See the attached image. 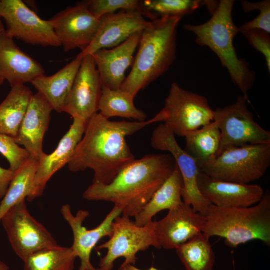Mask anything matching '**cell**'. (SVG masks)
I'll return each instance as SVG.
<instances>
[{
  "mask_svg": "<svg viewBox=\"0 0 270 270\" xmlns=\"http://www.w3.org/2000/svg\"><path fill=\"white\" fill-rule=\"evenodd\" d=\"M160 122L156 114L142 122L111 121L98 113L88 122L82 139L68 164L74 172L88 168L94 172L93 182L108 184L135 160L126 140L146 126Z\"/></svg>",
  "mask_w": 270,
  "mask_h": 270,
  "instance_id": "obj_1",
  "label": "cell"
},
{
  "mask_svg": "<svg viewBox=\"0 0 270 270\" xmlns=\"http://www.w3.org/2000/svg\"><path fill=\"white\" fill-rule=\"evenodd\" d=\"M176 162L170 154H149L134 160L108 184L92 183L84 191L88 200L112 202L122 214L135 217L172 174Z\"/></svg>",
  "mask_w": 270,
  "mask_h": 270,
  "instance_id": "obj_2",
  "label": "cell"
},
{
  "mask_svg": "<svg viewBox=\"0 0 270 270\" xmlns=\"http://www.w3.org/2000/svg\"><path fill=\"white\" fill-rule=\"evenodd\" d=\"M182 18L152 21L142 32L132 69L120 90L135 98L140 91L168 70L176 59L177 29Z\"/></svg>",
  "mask_w": 270,
  "mask_h": 270,
  "instance_id": "obj_3",
  "label": "cell"
},
{
  "mask_svg": "<svg viewBox=\"0 0 270 270\" xmlns=\"http://www.w3.org/2000/svg\"><path fill=\"white\" fill-rule=\"evenodd\" d=\"M234 2V0L218 1L208 21L200 25L187 24L184 28L194 34L196 44L208 47L216 54L232 82L248 98V92L253 86L256 74L246 62L239 58L234 46V39L240 32L232 19Z\"/></svg>",
  "mask_w": 270,
  "mask_h": 270,
  "instance_id": "obj_4",
  "label": "cell"
},
{
  "mask_svg": "<svg viewBox=\"0 0 270 270\" xmlns=\"http://www.w3.org/2000/svg\"><path fill=\"white\" fill-rule=\"evenodd\" d=\"M202 232L218 236L235 248L253 240L270 244V194L267 190L256 206L224 208L212 204L205 216Z\"/></svg>",
  "mask_w": 270,
  "mask_h": 270,
  "instance_id": "obj_5",
  "label": "cell"
},
{
  "mask_svg": "<svg viewBox=\"0 0 270 270\" xmlns=\"http://www.w3.org/2000/svg\"><path fill=\"white\" fill-rule=\"evenodd\" d=\"M270 166V144L228 148L199 170L214 178L250 184L262 176Z\"/></svg>",
  "mask_w": 270,
  "mask_h": 270,
  "instance_id": "obj_6",
  "label": "cell"
},
{
  "mask_svg": "<svg viewBox=\"0 0 270 270\" xmlns=\"http://www.w3.org/2000/svg\"><path fill=\"white\" fill-rule=\"evenodd\" d=\"M109 240L98 247V250H107L99 264L100 268L104 270H112L115 260L122 257L125 258L122 264L134 265L139 252L150 246L160 248L154 232L155 221L138 226L130 217L123 215L114 220Z\"/></svg>",
  "mask_w": 270,
  "mask_h": 270,
  "instance_id": "obj_7",
  "label": "cell"
},
{
  "mask_svg": "<svg viewBox=\"0 0 270 270\" xmlns=\"http://www.w3.org/2000/svg\"><path fill=\"white\" fill-rule=\"evenodd\" d=\"M175 136L184 137L189 132L213 122L214 110L204 96L182 88L173 82L158 113Z\"/></svg>",
  "mask_w": 270,
  "mask_h": 270,
  "instance_id": "obj_8",
  "label": "cell"
},
{
  "mask_svg": "<svg viewBox=\"0 0 270 270\" xmlns=\"http://www.w3.org/2000/svg\"><path fill=\"white\" fill-rule=\"evenodd\" d=\"M248 100L243 95L239 96L234 104L214 110L213 121L216 122L221 133L218 156L232 148L270 144V132L254 121L247 106Z\"/></svg>",
  "mask_w": 270,
  "mask_h": 270,
  "instance_id": "obj_9",
  "label": "cell"
},
{
  "mask_svg": "<svg viewBox=\"0 0 270 270\" xmlns=\"http://www.w3.org/2000/svg\"><path fill=\"white\" fill-rule=\"evenodd\" d=\"M0 222L12 248L23 262L36 252L58 246L52 234L30 214L26 200L10 208Z\"/></svg>",
  "mask_w": 270,
  "mask_h": 270,
  "instance_id": "obj_10",
  "label": "cell"
},
{
  "mask_svg": "<svg viewBox=\"0 0 270 270\" xmlns=\"http://www.w3.org/2000/svg\"><path fill=\"white\" fill-rule=\"evenodd\" d=\"M0 17L12 38L42 46L59 47L60 42L48 20H42L21 0H0Z\"/></svg>",
  "mask_w": 270,
  "mask_h": 270,
  "instance_id": "obj_11",
  "label": "cell"
},
{
  "mask_svg": "<svg viewBox=\"0 0 270 270\" xmlns=\"http://www.w3.org/2000/svg\"><path fill=\"white\" fill-rule=\"evenodd\" d=\"M150 144L154 149L166 151L174 158L183 180L182 198L194 210L206 216L210 203L200 193L198 184L200 170L195 160L178 144L176 136L164 123L154 130Z\"/></svg>",
  "mask_w": 270,
  "mask_h": 270,
  "instance_id": "obj_12",
  "label": "cell"
},
{
  "mask_svg": "<svg viewBox=\"0 0 270 270\" xmlns=\"http://www.w3.org/2000/svg\"><path fill=\"white\" fill-rule=\"evenodd\" d=\"M49 21L65 52L85 50L94 38L100 24L85 2L68 7Z\"/></svg>",
  "mask_w": 270,
  "mask_h": 270,
  "instance_id": "obj_13",
  "label": "cell"
},
{
  "mask_svg": "<svg viewBox=\"0 0 270 270\" xmlns=\"http://www.w3.org/2000/svg\"><path fill=\"white\" fill-rule=\"evenodd\" d=\"M102 84L92 55L84 56L62 112L86 122L98 113Z\"/></svg>",
  "mask_w": 270,
  "mask_h": 270,
  "instance_id": "obj_14",
  "label": "cell"
},
{
  "mask_svg": "<svg viewBox=\"0 0 270 270\" xmlns=\"http://www.w3.org/2000/svg\"><path fill=\"white\" fill-rule=\"evenodd\" d=\"M60 212L72 231L74 242L71 248L80 258L78 270H94L90 262L92 252L102 238L111 236L112 224L122 214V209L114 206L98 226L90 230L83 226V222L90 215L88 211L80 210L74 215L70 206L66 204L62 206Z\"/></svg>",
  "mask_w": 270,
  "mask_h": 270,
  "instance_id": "obj_15",
  "label": "cell"
},
{
  "mask_svg": "<svg viewBox=\"0 0 270 270\" xmlns=\"http://www.w3.org/2000/svg\"><path fill=\"white\" fill-rule=\"evenodd\" d=\"M100 21L93 40L78 56L82 58L100 50L114 48L134 34L142 32L152 22L146 20L140 12L124 10L104 16Z\"/></svg>",
  "mask_w": 270,
  "mask_h": 270,
  "instance_id": "obj_16",
  "label": "cell"
},
{
  "mask_svg": "<svg viewBox=\"0 0 270 270\" xmlns=\"http://www.w3.org/2000/svg\"><path fill=\"white\" fill-rule=\"evenodd\" d=\"M205 216L183 202L169 210L166 216L155 221L154 232L161 248L176 249L202 232Z\"/></svg>",
  "mask_w": 270,
  "mask_h": 270,
  "instance_id": "obj_17",
  "label": "cell"
},
{
  "mask_svg": "<svg viewBox=\"0 0 270 270\" xmlns=\"http://www.w3.org/2000/svg\"><path fill=\"white\" fill-rule=\"evenodd\" d=\"M198 184L200 193L208 202L224 208L252 206L260 202L265 192L258 184L222 181L200 171Z\"/></svg>",
  "mask_w": 270,
  "mask_h": 270,
  "instance_id": "obj_18",
  "label": "cell"
},
{
  "mask_svg": "<svg viewBox=\"0 0 270 270\" xmlns=\"http://www.w3.org/2000/svg\"><path fill=\"white\" fill-rule=\"evenodd\" d=\"M86 124L87 122L80 119L73 118L70 129L60 140L56 148L52 154H44L41 157L34 181L32 192L27 199L28 202L42 196L52 177L68 164L82 138Z\"/></svg>",
  "mask_w": 270,
  "mask_h": 270,
  "instance_id": "obj_19",
  "label": "cell"
},
{
  "mask_svg": "<svg viewBox=\"0 0 270 270\" xmlns=\"http://www.w3.org/2000/svg\"><path fill=\"white\" fill-rule=\"evenodd\" d=\"M52 110L42 94L38 92L34 94L18 134L14 138L17 144L24 146L30 156L38 160L45 154L43 140Z\"/></svg>",
  "mask_w": 270,
  "mask_h": 270,
  "instance_id": "obj_20",
  "label": "cell"
},
{
  "mask_svg": "<svg viewBox=\"0 0 270 270\" xmlns=\"http://www.w3.org/2000/svg\"><path fill=\"white\" fill-rule=\"evenodd\" d=\"M142 32H137L111 50H100L92 55L98 72L102 86L120 89L127 69L132 65L134 54L139 45Z\"/></svg>",
  "mask_w": 270,
  "mask_h": 270,
  "instance_id": "obj_21",
  "label": "cell"
},
{
  "mask_svg": "<svg viewBox=\"0 0 270 270\" xmlns=\"http://www.w3.org/2000/svg\"><path fill=\"white\" fill-rule=\"evenodd\" d=\"M44 74L42 66L24 52L5 31L0 35V78L11 88L31 83Z\"/></svg>",
  "mask_w": 270,
  "mask_h": 270,
  "instance_id": "obj_22",
  "label": "cell"
},
{
  "mask_svg": "<svg viewBox=\"0 0 270 270\" xmlns=\"http://www.w3.org/2000/svg\"><path fill=\"white\" fill-rule=\"evenodd\" d=\"M82 59L77 56L54 74L50 76L44 74L31 82L38 92L46 100L53 110L62 112Z\"/></svg>",
  "mask_w": 270,
  "mask_h": 270,
  "instance_id": "obj_23",
  "label": "cell"
},
{
  "mask_svg": "<svg viewBox=\"0 0 270 270\" xmlns=\"http://www.w3.org/2000/svg\"><path fill=\"white\" fill-rule=\"evenodd\" d=\"M183 180L176 164L172 174L157 190L152 198L135 218L134 222L138 226L151 222L154 216L165 210H170L184 202L182 200Z\"/></svg>",
  "mask_w": 270,
  "mask_h": 270,
  "instance_id": "obj_24",
  "label": "cell"
},
{
  "mask_svg": "<svg viewBox=\"0 0 270 270\" xmlns=\"http://www.w3.org/2000/svg\"><path fill=\"white\" fill-rule=\"evenodd\" d=\"M184 150L196 162L198 168L214 160L221 145V133L216 122L210 123L188 134Z\"/></svg>",
  "mask_w": 270,
  "mask_h": 270,
  "instance_id": "obj_25",
  "label": "cell"
},
{
  "mask_svg": "<svg viewBox=\"0 0 270 270\" xmlns=\"http://www.w3.org/2000/svg\"><path fill=\"white\" fill-rule=\"evenodd\" d=\"M25 85L15 86L0 104V132L14 138L33 96Z\"/></svg>",
  "mask_w": 270,
  "mask_h": 270,
  "instance_id": "obj_26",
  "label": "cell"
},
{
  "mask_svg": "<svg viewBox=\"0 0 270 270\" xmlns=\"http://www.w3.org/2000/svg\"><path fill=\"white\" fill-rule=\"evenodd\" d=\"M39 160L30 156L14 172L7 192L0 203V222L4 214L12 206L30 196Z\"/></svg>",
  "mask_w": 270,
  "mask_h": 270,
  "instance_id": "obj_27",
  "label": "cell"
},
{
  "mask_svg": "<svg viewBox=\"0 0 270 270\" xmlns=\"http://www.w3.org/2000/svg\"><path fill=\"white\" fill-rule=\"evenodd\" d=\"M134 98L122 90H113L102 86L99 102V113L107 119L114 116L132 119L136 122L146 120L147 116L136 108Z\"/></svg>",
  "mask_w": 270,
  "mask_h": 270,
  "instance_id": "obj_28",
  "label": "cell"
},
{
  "mask_svg": "<svg viewBox=\"0 0 270 270\" xmlns=\"http://www.w3.org/2000/svg\"><path fill=\"white\" fill-rule=\"evenodd\" d=\"M210 238L201 232L176 249L186 270H214L216 256Z\"/></svg>",
  "mask_w": 270,
  "mask_h": 270,
  "instance_id": "obj_29",
  "label": "cell"
},
{
  "mask_svg": "<svg viewBox=\"0 0 270 270\" xmlns=\"http://www.w3.org/2000/svg\"><path fill=\"white\" fill-rule=\"evenodd\" d=\"M77 258L71 247L58 246L31 254L24 262V270H74Z\"/></svg>",
  "mask_w": 270,
  "mask_h": 270,
  "instance_id": "obj_30",
  "label": "cell"
},
{
  "mask_svg": "<svg viewBox=\"0 0 270 270\" xmlns=\"http://www.w3.org/2000/svg\"><path fill=\"white\" fill-rule=\"evenodd\" d=\"M144 8L152 16L153 20L170 17H180L192 14L202 6L206 0H145Z\"/></svg>",
  "mask_w": 270,
  "mask_h": 270,
  "instance_id": "obj_31",
  "label": "cell"
},
{
  "mask_svg": "<svg viewBox=\"0 0 270 270\" xmlns=\"http://www.w3.org/2000/svg\"><path fill=\"white\" fill-rule=\"evenodd\" d=\"M85 3L90 12L98 20L118 10L140 12L144 16L152 19L151 14L144 8L142 2L138 0H90Z\"/></svg>",
  "mask_w": 270,
  "mask_h": 270,
  "instance_id": "obj_32",
  "label": "cell"
},
{
  "mask_svg": "<svg viewBox=\"0 0 270 270\" xmlns=\"http://www.w3.org/2000/svg\"><path fill=\"white\" fill-rule=\"evenodd\" d=\"M242 10L244 12L254 10L260 12L259 14L252 20L238 27L239 32L248 30H260L270 33V1L265 0L258 2L240 0Z\"/></svg>",
  "mask_w": 270,
  "mask_h": 270,
  "instance_id": "obj_33",
  "label": "cell"
},
{
  "mask_svg": "<svg viewBox=\"0 0 270 270\" xmlns=\"http://www.w3.org/2000/svg\"><path fill=\"white\" fill-rule=\"evenodd\" d=\"M0 153L8 160L9 169L15 172L28 158L30 154L13 138L0 132Z\"/></svg>",
  "mask_w": 270,
  "mask_h": 270,
  "instance_id": "obj_34",
  "label": "cell"
},
{
  "mask_svg": "<svg viewBox=\"0 0 270 270\" xmlns=\"http://www.w3.org/2000/svg\"><path fill=\"white\" fill-rule=\"evenodd\" d=\"M250 45L263 54L268 72L270 71V34L260 30H248L240 31Z\"/></svg>",
  "mask_w": 270,
  "mask_h": 270,
  "instance_id": "obj_35",
  "label": "cell"
},
{
  "mask_svg": "<svg viewBox=\"0 0 270 270\" xmlns=\"http://www.w3.org/2000/svg\"><path fill=\"white\" fill-rule=\"evenodd\" d=\"M14 172L0 166V200L5 196Z\"/></svg>",
  "mask_w": 270,
  "mask_h": 270,
  "instance_id": "obj_36",
  "label": "cell"
},
{
  "mask_svg": "<svg viewBox=\"0 0 270 270\" xmlns=\"http://www.w3.org/2000/svg\"><path fill=\"white\" fill-rule=\"evenodd\" d=\"M118 270H142L134 266V265L126 264H122L120 268ZM148 270H159L154 267H151Z\"/></svg>",
  "mask_w": 270,
  "mask_h": 270,
  "instance_id": "obj_37",
  "label": "cell"
},
{
  "mask_svg": "<svg viewBox=\"0 0 270 270\" xmlns=\"http://www.w3.org/2000/svg\"><path fill=\"white\" fill-rule=\"evenodd\" d=\"M9 266L4 262L0 260V270H8Z\"/></svg>",
  "mask_w": 270,
  "mask_h": 270,
  "instance_id": "obj_38",
  "label": "cell"
},
{
  "mask_svg": "<svg viewBox=\"0 0 270 270\" xmlns=\"http://www.w3.org/2000/svg\"><path fill=\"white\" fill-rule=\"evenodd\" d=\"M5 31V28L4 24L2 21V18L0 17V35Z\"/></svg>",
  "mask_w": 270,
  "mask_h": 270,
  "instance_id": "obj_39",
  "label": "cell"
},
{
  "mask_svg": "<svg viewBox=\"0 0 270 270\" xmlns=\"http://www.w3.org/2000/svg\"><path fill=\"white\" fill-rule=\"evenodd\" d=\"M4 82V79L0 78V86L3 84Z\"/></svg>",
  "mask_w": 270,
  "mask_h": 270,
  "instance_id": "obj_40",
  "label": "cell"
},
{
  "mask_svg": "<svg viewBox=\"0 0 270 270\" xmlns=\"http://www.w3.org/2000/svg\"><path fill=\"white\" fill-rule=\"evenodd\" d=\"M93 270H102V268H94V269Z\"/></svg>",
  "mask_w": 270,
  "mask_h": 270,
  "instance_id": "obj_41",
  "label": "cell"
}]
</instances>
